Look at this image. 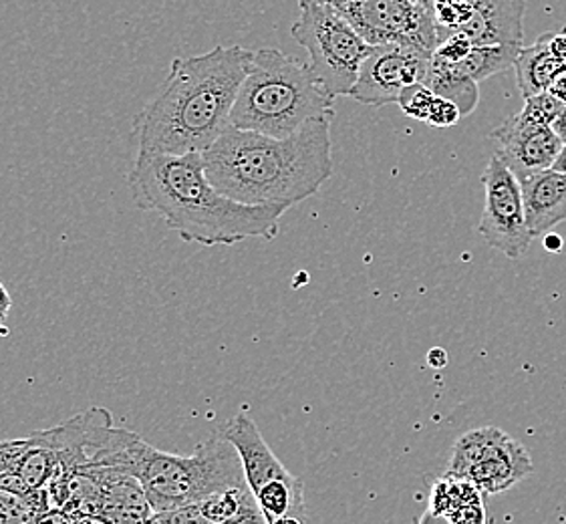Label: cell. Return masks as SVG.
<instances>
[{
	"mask_svg": "<svg viewBox=\"0 0 566 524\" xmlns=\"http://www.w3.org/2000/svg\"><path fill=\"white\" fill-rule=\"evenodd\" d=\"M254 53L216 45L202 55L176 57L156 97L134 119L137 154H205L230 127Z\"/></svg>",
	"mask_w": 566,
	"mask_h": 524,
	"instance_id": "6da1fadb",
	"label": "cell"
},
{
	"mask_svg": "<svg viewBox=\"0 0 566 524\" xmlns=\"http://www.w3.org/2000/svg\"><path fill=\"white\" fill-rule=\"evenodd\" d=\"M127 188L139 210L161 217L181 240L206 249L272 240L286 206H249L220 195L206 176L205 154H137Z\"/></svg>",
	"mask_w": 566,
	"mask_h": 524,
	"instance_id": "7a4b0ae2",
	"label": "cell"
},
{
	"mask_svg": "<svg viewBox=\"0 0 566 524\" xmlns=\"http://www.w3.org/2000/svg\"><path fill=\"white\" fill-rule=\"evenodd\" d=\"M333 117L325 115L291 137L228 127L205 151L206 176L220 195L240 205H301L333 176Z\"/></svg>",
	"mask_w": 566,
	"mask_h": 524,
	"instance_id": "3957f363",
	"label": "cell"
},
{
	"mask_svg": "<svg viewBox=\"0 0 566 524\" xmlns=\"http://www.w3.org/2000/svg\"><path fill=\"white\" fill-rule=\"evenodd\" d=\"M306 63L279 49L254 51L249 75L240 87L230 127L269 137H291L333 112Z\"/></svg>",
	"mask_w": 566,
	"mask_h": 524,
	"instance_id": "277c9868",
	"label": "cell"
},
{
	"mask_svg": "<svg viewBox=\"0 0 566 524\" xmlns=\"http://www.w3.org/2000/svg\"><path fill=\"white\" fill-rule=\"evenodd\" d=\"M124 474L142 484L154 513L190 506L218 492L249 486L239 452L222 432L212 433L192 457L156 450L136 433L125 457Z\"/></svg>",
	"mask_w": 566,
	"mask_h": 524,
	"instance_id": "5b68a950",
	"label": "cell"
},
{
	"mask_svg": "<svg viewBox=\"0 0 566 524\" xmlns=\"http://www.w3.org/2000/svg\"><path fill=\"white\" fill-rule=\"evenodd\" d=\"M291 34L308 53V71L333 99L349 95L371 49L361 34L325 4L301 7Z\"/></svg>",
	"mask_w": 566,
	"mask_h": 524,
	"instance_id": "8992f818",
	"label": "cell"
},
{
	"mask_svg": "<svg viewBox=\"0 0 566 524\" xmlns=\"http://www.w3.org/2000/svg\"><path fill=\"white\" fill-rule=\"evenodd\" d=\"M220 432L239 452L244 479L266 524L305 523L303 484L274 457L256 423L240 411Z\"/></svg>",
	"mask_w": 566,
	"mask_h": 524,
	"instance_id": "52a82bcc",
	"label": "cell"
},
{
	"mask_svg": "<svg viewBox=\"0 0 566 524\" xmlns=\"http://www.w3.org/2000/svg\"><path fill=\"white\" fill-rule=\"evenodd\" d=\"M533 472L528 450L494 426L460 436L448 467V476L470 482L482 494L510 491Z\"/></svg>",
	"mask_w": 566,
	"mask_h": 524,
	"instance_id": "ba28073f",
	"label": "cell"
},
{
	"mask_svg": "<svg viewBox=\"0 0 566 524\" xmlns=\"http://www.w3.org/2000/svg\"><path fill=\"white\" fill-rule=\"evenodd\" d=\"M306 4L333 9L371 46H413L433 55L440 43L431 12L411 0H298Z\"/></svg>",
	"mask_w": 566,
	"mask_h": 524,
	"instance_id": "9c48e42d",
	"label": "cell"
},
{
	"mask_svg": "<svg viewBox=\"0 0 566 524\" xmlns=\"http://www.w3.org/2000/svg\"><path fill=\"white\" fill-rule=\"evenodd\" d=\"M482 184L484 212L478 224L480 237L509 259H521L533 242L526 224L521 180L496 156H492Z\"/></svg>",
	"mask_w": 566,
	"mask_h": 524,
	"instance_id": "30bf717a",
	"label": "cell"
},
{
	"mask_svg": "<svg viewBox=\"0 0 566 524\" xmlns=\"http://www.w3.org/2000/svg\"><path fill=\"white\" fill-rule=\"evenodd\" d=\"M431 55L413 46L379 45L363 61L349 97L363 105L399 103L403 92L423 83L430 73Z\"/></svg>",
	"mask_w": 566,
	"mask_h": 524,
	"instance_id": "8fae6325",
	"label": "cell"
},
{
	"mask_svg": "<svg viewBox=\"0 0 566 524\" xmlns=\"http://www.w3.org/2000/svg\"><path fill=\"white\" fill-rule=\"evenodd\" d=\"M490 139L496 144L494 156L521 182L538 171L551 170L565 146L553 127L534 122L524 112L496 127L490 134Z\"/></svg>",
	"mask_w": 566,
	"mask_h": 524,
	"instance_id": "7c38bea8",
	"label": "cell"
},
{
	"mask_svg": "<svg viewBox=\"0 0 566 524\" xmlns=\"http://www.w3.org/2000/svg\"><path fill=\"white\" fill-rule=\"evenodd\" d=\"M526 0H474V11L458 31L476 46H522Z\"/></svg>",
	"mask_w": 566,
	"mask_h": 524,
	"instance_id": "4fadbf2b",
	"label": "cell"
},
{
	"mask_svg": "<svg viewBox=\"0 0 566 524\" xmlns=\"http://www.w3.org/2000/svg\"><path fill=\"white\" fill-rule=\"evenodd\" d=\"M521 184L526 224L533 239L548 234L566 222V174L551 168Z\"/></svg>",
	"mask_w": 566,
	"mask_h": 524,
	"instance_id": "5bb4252c",
	"label": "cell"
},
{
	"mask_svg": "<svg viewBox=\"0 0 566 524\" xmlns=\"http://www.w3.org/2000/svg\"><path fill=\"white\" fill-rule=\"evenodd\" d=\"M516 83L522 97L528 99L538 93L548 92L566 71V61L551 51V33L543 34L533 46H522L516 59Z\"/></svg>",
	"mask_w": 566,
	"mask_h": 524,
	"instance_id": "9a60e30c",
	"label": "cell"
},
{
	"mask_svg": "<svg viewBox=\"0 0 566 524\" xmlns=\"http://www.w3.org/2000/svg\"><path fill=\"white\" fill-rule=\"evenodd\" d=\"M430 513L433 516H446L450 524H484V501L482 492L464 480H438L430 499Z\"/></svg>",
	"mask_w": 566,
	"mask_h": 524,
	"instance_id": "2e32d148",
	"label": "cell"
},
{
	"mask_svg": "<svg viewBox=\"0 0 566 524\" xmlns=\"http://www.w3.org/2000/svg\"><path fill=\"white\" fill-rule=\"evenodd\" d=\"M423 83L430 87L433 95L452 102L460 109L462 117L472 114L480 102L476 81L468 77L464 71H460L452 63H443L431 57L430 73Z\"/></svg>",
	"mask_w": 566,
	"mask_h": 524,
	"instance_id": "e0dca14e",
	"label": "cell"
},
{
	"mask_svg": "<svg viewBox=\"0 0 566 524\" xmlns=\"http://www.w3.org/2000/svg\"><path fill=\"white\" fill-rule=\"evenodd\" d=\"M59 467L57 450L51 432H36L29 436V448L24 450L19 474L24 484L34 492H45L55 476Z\"/></svg>",
	"mask_w": 566,
	"mask_h": 524,
	"instance_id": "ac0fdd59",
	"label": "cell"
},
{
	"mask_svg": "<svg viewBox=\"0 0 566 524\" xmlns=\"http://www.w3.org/2000/svg\"><path fill=\"white\" fill-rule=\"evenodd\" d=\"M522 46H472V51L462 61L452 63L460 71H464L468 77L482 83V81L504 73L516 65V59L521 55Z\"/></svg>",
	"mask_w": 566,
	"mask_h": 524,
	"instance_id": "d6986e66",
	"label": "cell"
},
{
	"mask_svg": "<svg viewBox=\"0 0 566 524\" xmlns=\"http://www.w3.org/2000/svg\"><path fill=\"white\" fill-rule=\"evenodd\" d=\"M27 448H29V438L0 442V492L14 494L21 499H34L36 494H41V492L31 491L19 474V464Z\"/></svg>",
	"mask_w": 566,
	"mask_h": 524,
	"instance_id": "ffe728a7",
	"label": "cell"
},
{
	"mask_svg": "<svg viewBox=\"0 0 566 524\" xmlns=\"http://www.w3.org/2000/svg\"><path fill=\"white\" fill-rule=\"evenodd\" d=\"M49 509L46 492L36 494L34 499L0 492V524H33L34 516Z\"/></svg>",
	"mask_w": 566,
	"mask_h": 524,
	"instance_id": "44dd1931",
	"label": "cell"
},
{
	"mask_svg": "<svg viewBox=\"0 0 566 524\" xmlns=\"http://www.w3.org/2000/svg\"><path fill=\"white\" fill-rule=\"evenodd\" d=\"M438 95H433L430 87L426 83H416L408 87L401 99H399V107L403 114L409 115L411 119H418V122H426L428 115H430L431 105L436 102Z\"/></svg>",
	"mask_w": 566,
	"mask_h": 524,
	"instance_id": "7402d4cb",
	"label": "cell"
},
{
	"mask_svg": "<svg viewBox=\"0 0 566 524\" xmlns=\"http://www.w3.org/2000/svg\"><path fill=\"white\" fill-rule=\"evenodd\" d=\"M563 107H565V103L560 102V99H556L553 93L544 92L534 95V97H528V99H524L522 112L528 115V117H533L534 122L553 127L556 117L563 112Z\"/></svg>",
	"mask_w": 566,
	"mask_h": 524,
	"instance_id": "603a6c76",
	"label": "cell"
},
{
	"mask_svg": "<svg viewBox=\"0 0 566 524\" xmlns=\"http://www.w3.org/2000/svg\"><path fill=\"white\" fill-rule=\"evenodd\" d=\"M460 117H462V114H460V109L452 102L442 99V97H436L426 124L431 127H452L458 124Z\"/></svg>",
	"mask_w": 566,
	"mask_h": 524,
	"instance_id": "cb8c5ba5",
	"label": "cell"
},
{
	"mask_svg": "<svg viewBox=\"0 0 566 524\" xmlns=\"http://www.w3.org/2000/svg\"><path fill=\"white\" fill-rule=\"evenodd\" d=\"M33 524H75V514L57 511V509H49V511L36 514Z\"/></svg>",
	"mask_w": 566,
	"mask_h": 524,
	"instance_id": "d4e9b609",
	"label": "cell"
},
{
	"mask_svg": "<svg viewBox=\"0 0 566 524\" xmlns=\"http://www.w3.org/2000/svg\"><path fill=\"white\" fill-rule=\"evenodd\" d=\"M12 307V298L9 295V291H7V286L2 285V281H0V323H4L7 317H9V311Z\"/></svg>",
	"mask_w": 566,
	"mask_h": 524,
	"instance_id": "484cf974",
	"label": "cell"
},
{
	"mask_svg": "<svg viewBox=\"0 0 566 524\" xmlns=\"http://www.w3.org/2000/svg\"><path fill=\"white\" fill-rule=\"evenodd\" d=\"M563 239L555 234V232H548V234H544V249L548 252H560L563 251Z\"/></svg>",
	"mask_w": 566,
	"mask_h": 524,
	"instance_id": "4316f807",
	"label": "cell"
},
{
	"mask_svg": "<svg viewBox=\"0 0 566 524\" xmlns=\"http://www.w3.org/2000/svg\"><path fill=\"white\" fill-rule=\"evenodd\" d=\"M428 364H430L431 367H436V369L446 367V364H448V354L442 352V349H431L430 354H428Z\"/></svg>",
	"mask_w": 566,
	"mask_h": 524,
	"instance_id": "83f0119b",
	"label": "cell"
},
{
	"mask_svg": "<svg viewBox=\"0 0 566 524\" xmlns=\"http://www.w3.org/2000/svg\"><path fill=\"white\" fill-rule=\"evenodd\" d=\"M548 92L555 95L556 99H560V102L566 103V71L558 77V80L553 83V87L548 90Z\"/></svg>",
	"mask_w": 566,
	"mask_h": 524,
	"instance_id": "f1b7e54d",
	"label": "cell"
},
{
	"mask_svg": "<svg viewBox=\"0 0 566 524\" xmlns=\"http://www.w3.org/2000/svg\"><path fill=\"white\" fill-rule=\"evenodd\" d=\"M553 129H555L556 136L563 139V144H566V103L560 115L556 117V122L553 124Z\"/></svg>",
	"mask_w": 566,
	"mask_h": 524,
	"instance_id": "f546056e",
	"label": "cell"
},
{
	"mask_svg": "<svg viewBox=\"0 0 566 524\" xmlns=\"http://www.w3.org/2000/svg\"><path fill=\"white\" fill-rule=\"evenodd\" d=\"M553 170L560 171V174H566V144L563 146V149H560V154H558V158H556Z\"/></svg>",
	"mask_w": 566,
	"mask_h": 524,
	"instance_id": "4dcf8cb0",
	"label": "cell"
},
{
	"mask_svg": "<svg viewBox=\"0 0 566 524\" xmlns=\"http://www.w3.org/2000/svg\"><path fill=\"white\" fill-rule=\"evenodd\" d=\"M411 2H416V4H419L421 9H426L428 12H431V9H433V0H411Z\"/></svg>",
	"mask_w": 566,
	"mask_h": 524,
	"instance_id": "1f68e13d",
	"label": "cell"
}]
</instances>
